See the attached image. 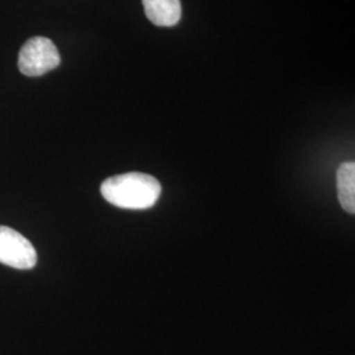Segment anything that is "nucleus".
I'll return each mask as SVG.
<instances>
[{"label": "nucleus", "mask_w": 355, "mask_h": 355, "mask_svg": "<svg viewBox=\"0 0 355 355\" xmlns=\"http://www.w3.org/2000/svg\"><path fill=\"white\" fill-rule=\"evenodd\" d=\"M103 198L124 209H148L161 196L159 182L144 173H127L108 178L102 183Z\"/></svg>", "instance_id": "1"}, {"label": "nucleus", "mask_w": 355, "mask_h": 355, "mask_svg": "<svg viewBox=\"0 0 355 355\" xmlns=\"http://www.w3.org/2000/svg\"><path fill=\"white\" fill-rule=\"evenodd\" d=\"M19 70L26 76H40L61 64V55L49 38L32 37L19 53Z\"/></svg>", "instance_id": "2"}, {"label": "nucleus", "mask_w": 355, "mask_h": 355, "mask_svg": "<svg viewBox=\"0 0 355 355\" xmlns=\"http://www.w3.org/2000/svg\"><path fill=\"white\" fill-rule=\"evenodd\" d=\"M0 263L19 270H29L36 266L37 253L23 234L0 225Z\"/></svg>", "instance_id": "3"}, {"label": "nucleus", "mask_w": 355, "mask_h": 355, "mask_svg": "<svg viewBox=\"0 0 355 355\" xmlns=\"http://www.w3.org/2000/svg\"><path fill=\"white\" fill-rule=\"evenodd\" d=\"M146 17L158 26H174L182 16L180 0H142Z\"/></svg>", "instance_id": "4"}, {"label": "nucleus", "mask_w": 355, "mask_h": 355, "mask_svg": "<svg viewBox=\"0 0 355 355\" xmlns=\"http://www.w3.org/2000/svg\"><path fill=\"white\" fill-rule=\"evenodd\" d=\"M337 192L343 209L355 214V164L345 162L337 170Z\"/></svg>", "instance_id": "5"}]
</instances>
